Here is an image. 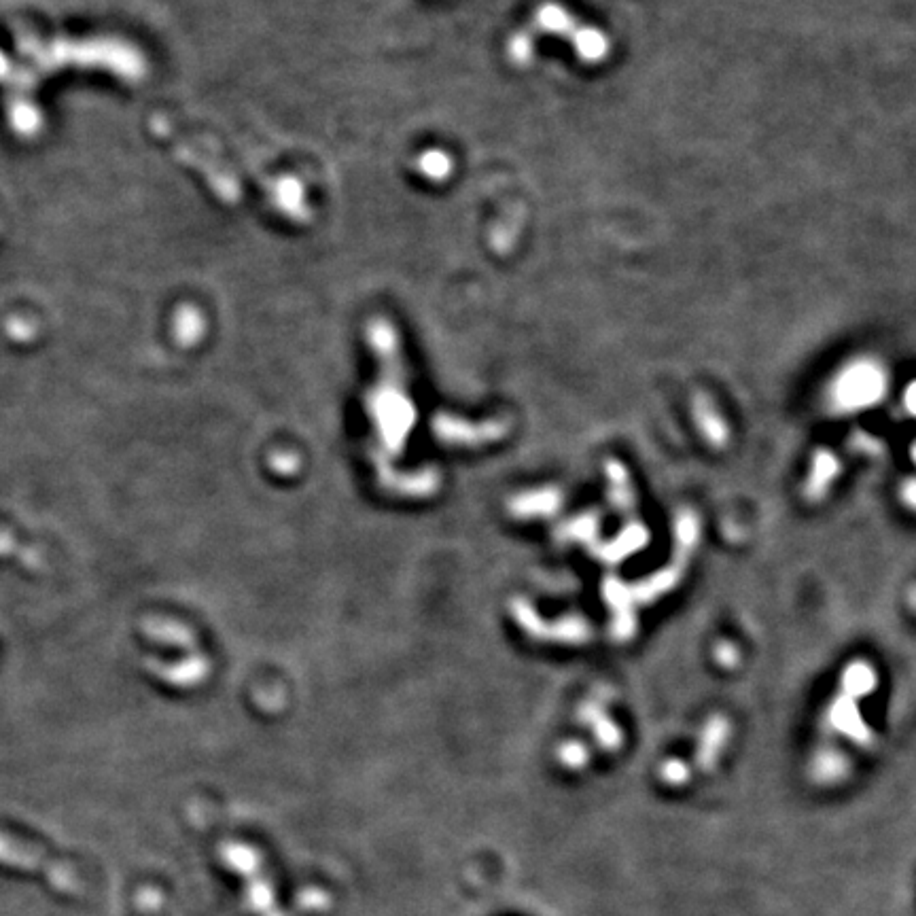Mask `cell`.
I'll return each instance as SVG.
<instances>
[{
    "label": "cell",
    "instance_id": "cell-1",
    "mask_svg": "<svg viewBox=\"0 0 916 916\" xmlns=\"http://www.w3.org/2000/svg\"><path fill=\"white\" fill-rule=\"evenodd\" d=\"M365 336L378 363L376 382L367 395V412L376 433V450L372 456L378 475L384 480L391 458L403 448L405 433L412 427L414 408L405 384V365L395 325L380 316L369 321Z\"/></svg>",
    "mask_w": 916,
    "mask_h": 916
},
{
    "label": "cell",
    "instance_id": "cell-6",
    "mask_svg": "<svg viewBox=\"0 0 916 916\" xmlns=\"http://www.w3.org/2000/svg\"><path fill=\"white\" fill-rule=\"evenodd\" d=\"M537 24L541 30L569 37L575 43L577 54L584 60L596 62L607 54V39L603 37V32L588 26H579L573 17L558 5H543L537 13Z\"/></svg>",
    "mask_w": 916,
    "mask_h": 916
},
{
    "label": "cell",
    "instance_id": "cell-8",
    "mask_svg": "<svg viewBox=\"0 0 916 916\" xmlns=\"http://www.w3.org/2000/svg\"><path fill=\"white\" fill-rule=\"evenodd\" d=\"M416 170L429 181H444L452 172V157L446 151L431 149L418 155Z\"/></svg>",
    "mask_w": 916,
    "mask_h": 916
},
{
    "label": "cell",
    "instance_id": "cell-2",
    "mask_svg": "<svg viewBox=\"0 0 916 916\" xmlns=\"http://www.w3.org/2000/svg\"><path fill=\"white\" fill-rule=\"evenodd\" d=\"M20 54L30 62L32 70L54 73L60 68L102 70L121 81L138 83L147 75V58L143 51L119 37H37L20 34L17 37Z\"/></svg>",
    "mask_w": 916,
    "mask_h": 916
},
{
    "label": "cell",
    "instance_id": "cell-4",
    "mask_svg": "<svg viewBox=\"0 0 916 916\" xmlns=\"http://www.w3.org/2000/svg\"><path fill=\"white\" fill-rule=\"evenodd\" d=\"M225 866L246 880V902L257 916H287L278 908L276 891L259 853L244 842L229 840L219 847Z\"/></svg>",
    "mask_w": 916,
    "mask_h": 916
},
{
    "label": "cell",
    "instance_id": "cell-7",
    "mask_svg": "<svg viewBox=\"0 0 916 916\" xmlns=\"http://www.w3.org/2000/svg\"><path fill=\"white\" fill-rule=\"evenodd\" d=\"M204 331L202 312L193 306H185L174 314V336L183 344L196 342Z\"/></svg>",
    "mask_w": 916,
    "mask_h": 916
},
{
    "label": "cell",
    "instance_id": "cell-3",
    "mask_svg": "<svg viewBox=\"0 0 916 916\" xmlns=\"http://www.w3.org/2000/svg\"><path fill=\"white\" fill-rule=\"evenodd\" d=\"M0 863H5L9 868L39 872L49 880L51 887H56L62 893L83 895L87 889L85 880L70 863L51 857L39 847H34V844L5 832H0Z\"/></svg>",
    "mask_w": 916,
    "mask_h": 916
},
{
    "label": "cell",
    "instance_id": "cell-5",
    "mask_svg": "<svg viewBox=\"0 0 916 916\" xmlns=\"http://www.w3.org/2000/svg\"><path fill=\"white\" fill-rule=\"evenodd\" d=\"M0 83L7 87V113L17 134L34 136L43 126V117L34 100L37 90V75L30 66H15L3 51H0Z\"/></svg>",
    "mask_w": 916,
    "mask_h": 916
}]
</instances>
